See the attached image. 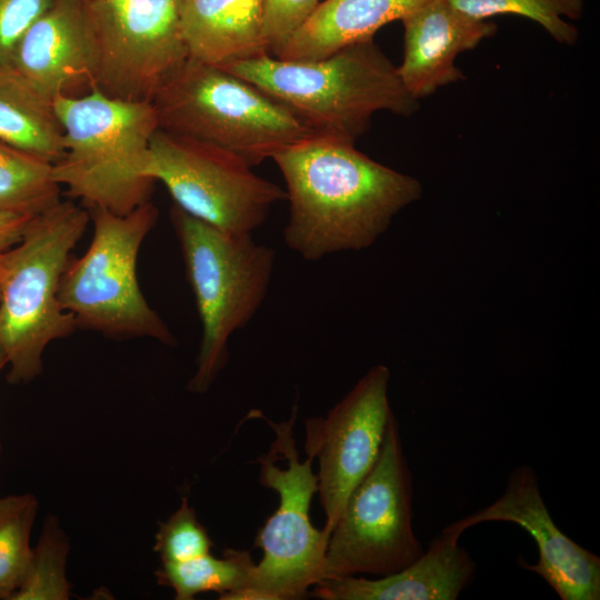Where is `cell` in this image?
Masks as SVG:
<instances>
[{"instance_id":"1","label":"cell","mask_w":600,"mask_h":600,"mask_svg":"<svg viewBox=\"0 0 600 600\" xmlns=\"http://www.w3.org/2000/svg\"><path fill=\"white\" fill-rule=\"evenodd\" d=\"M272 160L289 202L284 241L309 261L370 247L422 192L414 177L327 136L302 140Z\"/></svg>"},{"instance_id":"2","label":"cell","mask_w":600,"mask_h":600,"mask_svg":"<svg viewBox=\"0 0 600 600\" xmlns=\"http://www.w3.org/2000/svg\"><path fill=\"white\" fill-rule=\"evenodd\" d=\"M284 106L316 134L356 143L372 116H410L419 108L398 68L373 39L318 60L291 61L270 54L221 68Z\"/></svg>"},{"instance_id":"3","label":"cell","mask_w":600,"mask_h":600,"mask_svg":"<svg viewBox=\"0 0 600 600\" xmlns=\"http://www.w3.org/2000/svg\"><path fill=\"white\" fill-rule=\"evenodd\" d=\"M63 130V154L52 178L88 209L126 214L149 201L156 182L149 149L159 129L152 102L110 98L97 90L52 100Z\"/></svg>"},{"instance_id":"4","label":"cell","mask_w":600,"mask_h":600,"mask_svg":"<svg viewBox=\"0 0 600 600\" xmlns=\"http://www.w3.org/2000/svg\"><path fill=\"white\" fill-rule=\"evenodd\" d=\"M89 221L88 209L59 200L38 213L22 239L1 253L0 349L10 383L38 377L46 348L78 329L61 307L58 291Z\"/></svg>"},{"instance_id":"5","label":"cell","mask_w":600,"mask_h":600,"mask_svg":"<svg viewBox=\"0 0 600 600\" xmlns=\"http://www.w3.org/2000/svg\"><path fill=\"white\" fill-rule=\"evenodd\" d=\"M170 217L202 329L188 390L203 393L228 361L231 336L251 321L264 301L276 252L251 234L219 230L176 204Z\"/></svg>"},{"instance_id":"6","label":"cell","mask_w":600,"mask_h":600,"mask_svg":"<svg viewBox=\"0 0 600 600\" xmlns=\"http://www.w3.org/2000/svg\"><path fill=\"white\" fill-rule=\"evenodd\" d=\"M151 102L160 129L230 150L252 167L318 136L252 83L191 57Z\"/></svg>"},{"instance_id":"7","label":"cell","mask_w":600,"mask_h":600,"mask_svg":"<svg viewBox=\"0 0 600 600\" xmlns=\"http://www.w3.org/2000/svg\"><path fill=\"white\" fill-rule=\"evenodd\" d=\"M89 213L92 239L81 257L68 261L58 291L61 307L78 329L174 346V336L147 302L137 277L138 254L157 223V207L149 200L126 214L100 208Z\"/></svg>"},{"instance_id":"8","label":"cell","mask_w":600,"mask_h":600,"mask_svg":"<svg viewBox=\"0 0 600 600\" xmlns=\"http://www.w3.org/2000/svg\"><path fill=\"white\" fill-rule=\"evenodd\" d=\"M297 406L287 421L272 422L261 414L276 434L271 443L287 468H280L271 450L258 458L260 483L279 494V507L258 531L254 546L262 550L247 584L227 600H299L322 579L327 536L313 527L310 506L318 491L312 470L314 458L300 461L293 427Z\"/></svg>"},{"instance_id":"9","label":"cell","mask_w":600,"mask_h":600,"mask_svg":"<svg viewBox=\"0 0 600 600\" xmlns=\"http://www.w3.org/2000/svg\"><path fill=\"white\" fill-rule=\"evenodd\" d=\"M412 492L392 414L376 463L349 496L329 536L322 579L381 577L417 560L424 550L412 528Z\"/></svg>"},{"instance_id":"10","label":"cell","mask_w":600,"mask_h":600,"mask_svg":"<svg viewBox=\"0 0 600 600\" xmlns=\"http://www.w3.org/2000/svg\"><path fill=\"white\" fill-rule=\"evenodd\" d=\"M148 173L186 213L230 233L252 234L287 199L237 153L160 128L150 141Z\"/></svg>"},{"instance_id":"11","label":"cell","mask_w":600,"mask_h":600,"mask_svg":"<svg viewBox=\"0 0 600 600\" xmlns=\"http://www.w3.org/2000/svg\"><path fill=\"white\" fill-rule=\"evenodd\" d=\"M181 8L182 0H86L93 90L151 102L190 57Z\"/></svg>"},{"instance_id":"12","label":"cell","mask_w":600,"mask_h":600,"mask_svg":"<svg viewBox=\"0 0 600 600\" xmlns=\"http://www.w3.org/2000/svg\"><path fill=\"white\" fill-rule=\"evenodd\" d=\"M390 370L372 367L327 413L306 421L304 449L318 459V493L329 536L346 502L376 463L390 417Z\"/></svg>"},{"instance_id":"13","label":"cell","mask_w":600,"mask_h":600,"mask_svg":"<svg viewBox=\"0 0 600 600\" xmlns=\"http://www.w3.org/2000/svg\"><path fill=\"white\" fill-rule=\"evenodd\" d=\"M488 521L514 523L534 539L537 563L520 559L519 566L543 578L561 600L600 599V558L558 528L530 466L521 464L511 471L503 493L491 504L443 529L461 536L467 529Z\"/></svg>"},{"instance_id":"14","label":"cell","mask_w":600,"mask_h":600,"mask_svg":"<svg viewBox=\"0 0 600 600\" xmlns=\"http://www.w3.org/2000/svg\"><path fill=\"white\" fill-rule=\"evenodd\" d=\"M7 64L50 100L92 91L86 0H52L18 41Z\"/></svg>"},{"instance_id":"15","label":"cell","mask_w":600,"mask_h":600,"mask_svg":"<svg viewBox=\"0 0 600 600\" xmlns=\"http://www.w3.org/2000/svg\"><path fill=\"white\" fill-rule=\"evenodd\" d=\"M403 60L397 67L407 91L417 100L463 79L458 54L497 32L490 20L476 19L448 0H430L402 20Z\"/></svg>"},{"instance_id":"16","label":"cell","mask_w":600,"mask_h":600,"mask_svg":"<svg viewBox=\"0 0 600 600\" xmlns=\"http://www.w3.org/2000/svg\"><path fill=\"white\" fill-rule=\"evenodd\" d=\"M461 536L442 530L406 568L378 578L322 579L311 592L323 600H456L471 582L476 562Z\"/></svg>"},{"instance_id":"17","label":"cell","mask_w":600,"mask_h":600,"mask_svg":"<svg viewBox=\"0 0 600 600\" xmlns=\"http://www.w3.org/2000/svg\"><path fill=\"white\" fill-rule=\"evenodd\" d=\"M181 27L190 57L214 67L269 54L262 0H182Z\"/></svg>"},{"instance_id":"18","label":"cell","mask_w":600,"mask_h":600,"mask_svg":"<svg viewBox=\"0 0 600 600\" xmlns=\"http://www.w3.org/2000/svg\"><path fill=\"white\" fill-rule=\"evenodd\" d=\"M430 0H324L277 56L291 61L326 58L364 40Z\"/></svg>"},{"instance_id":"19","label":"cell","mask_w":600,"mask_h":600,"mask_svg":"<svg viewBox=\"0 0 600 600\" xmlns=\"http://www.w3.org/2000/svg\"><path fill=\"white\" fill-rule=\"evenodd\" d=\"M0 140L51 164L64 151L63 130L52 100L9 64H0Z\"/></svg>"},{"instance_id":"20","label":"cell","mask_w":600,"mask_h":600,"mask_svg":"<svg viewBox=\"0 0 600 600\" xmlns=\"http://www.w3.org/2000/svg\"><path fill=\"white\" fill-rule=\"evenodd\" d=\"M254 564L250 551L227 549L219 558L209 552L181 562H161L154 574L158 584L172 589L177 600H192L209 591L227 600L247 584Z\"/></svg>"},{"instance_id":"21","label":"cell","mask_w":600,"mask_h":600,"mask_svg":"<svg viewBox=\"0 0 600 600\" xmlns=\"http://www.w3.org/2000/svg\"><path fill=\"white\" fill-rule=\"evenodd\" d=\"M52 164L0 140V211L38 214L60 199Z\"/></svg>"},{"instance_id":"22","label":"cell","mask_w":600,"mask_h":600,"mask_svg":"<svg viewBox=\"0 0 600 600\" xmlns=\"http://www.w3.org/2000/svg\"><path fill=\"white\" fill-rule=\"evenodd\" d=\"M38 508L32 493L0 497V600H10L28 573Z\"/></svg>"},{"instance_id":"23","label":"cell","mask_w":600,"mask_h":600,"mask_svg":"<svg viewBox=\"0 0 600 600\" xmlns=\"http://www.w3.org/2000/svg\"><path fill=\"white\" fill-rule=\"evenodd\" d=\"M454 8L476 19L514 14L540 24L557 42L571 46L578 41L577 27L566 19L583 14V0H448Z\"/></svg>"},{"instance_id":"24","label":"cell","mask_w":600,"mask_h":600,"mask_svg":"<svg viewBox=\"0 0 600 600\" xmlns=\"http://www.w3.org/2000/svg\"><path fill=\"white\" fill-rule=\"evenodd\" d=\"M69 542L58 519L48 516L33 548L28 573L10 600H67L71 587L66 566Z\"/></svg>"},{"instance_id":"25","label":"cell","mask_w":600,"mask_h":600,"mask_svg":"<svg viewBox=\"0 0 600 600\" xmlns=\"http://www.w3.org/2000/svg\"><path fill=\"white\" fill-rule=\"evenodd\" d=\"M212 547L207 529L199 522L187 497H183L179 508L159 523L153 550L161 562H181L209 553Z\"/></svg>"},{"instance_id":"26","label":"cell","mask_w":600,"mask_h":600,"mask_svg":"<svg viewBox=\"0 0 600 600\" xmlns=\"http://www.w3.org/2000/svg\"><path fill=\"white\" fill-rule=\"evenodd\" d=\"M319 3V0H262L263 36L269 53L277 57Z\"/></svg>"},{"instance_id":"27","label":"cell","mask_w":600,"mask_h":600,"mask_svg":"<svg viewBox=\"0 0 600 600\" xmlns=\"http://www.w3.org/2000/svg\"><path fill=\"white\" fill-rule=\"evenodd\" d=\"M52 0H0V64H7L18 41Z\"/></svg>"},{"instance_id":"28","label":"cell","mask_w":600,"mask_h":600,"mask_svg":"<svg viewBox=\"0 0 600 600\" xmlns=\"http://www.w3.org/2000/svg\"><path fill=\"white\" fill-rule=\"evenodd\" d=\"M37 214L0 211V253L18 243Z\"/></svg>"},{"instance_id":"29","label":"cell","mask_w":600,"mask_h":600,"mask_svg":"<svg viewBox=\"0 0 600 600\" xmlns=\"http://www.w3.org/2000/svg\"><path fill=\"white\" fill-rule=\"evenodd\" d=\"M4 366H7V360L2 350L0 349V371L2 370ZM0 451H1V443H0Z\"/></svg>"},{"instance_id":"30","label":"cell","mask_w":600,"mask_h":600,"mask_svg":"<svg viewBox=\"0 0 600 600\" xmlns=\"http://www.w3.org/2000/svg\"><path fill=\"white\" fill-rule=\"evenodd\" d=\"M0 279H1V253H0Z\"/></svg>"}]
</instances>
